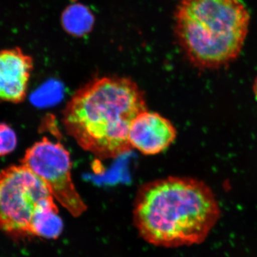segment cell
<instances>
[{"label": "cell", "instance_id": "1", "mask_svg": "<svg viewBox=\"0 0 257 257\" xmlns=\"http://www.w3.org/2000/svg\"><path fill=\"white\" fill-rule=\"evenodd\" d=\"M221 210L210 187L190 177H169L143 184L133 209L134 224L147 242L179 247L203 242Z\"/></svg>", "mask_w": 257, "mask_h": 257}, {"label": "cell", "instance_id": "2", "mask_svg": "<svg viewBox=\"0 0 257 257\" xmlns=\"http://www.w3.org/2000/svg\"><path fill=\"white\" fill-rule=\"evenodd\" d=\"M148 109L145 93L126 77H104L79 88L63 111L69 136L99 158L115 159L131 151L134 119Z\"/></svg>", "mask_w": 257, "mask_h": 257}, {"label": "cell", "instance_id": "3", "mask_svg": "<svg viewBox=\"0 0 257 257\" xmlns=\"http://www.w3.org/2000/svg\"><path fill=\"white\" fill-rule=\"evenodd\" d=\"M249 23V13L241 0H181L175 30L194 67L219 69L239 57Z\"/></svg>", "mask_w": 257, "mask_h": 257}, {"label": "cell", "instance_id": "4", "mask_svg": "<svg viewBox=\"0 0 257 257\" xmlns=\"http://www.w3.org/2000/svg\"><path fill=\"white\" fill-rule=\"evenodd\" d=\"M46 184L23 165L0 172V231L23 237L32 236L35 216L55 202Z\"/></svg>", "mask_w": 257, "mask_h": 257}, {"label": "cell", "instance_id": "5", "mask_svg": "<svg viewBox=\"0 0 257 257\" xmlns=\"http://www.w3.org/2000/svg\"><path fill=\"white\" fill-rule=\"evenodd\" d=\"M22 165L42 179L54 199L72 216L77 217L87 210L72 181L70 155L62 144L42 139L27 150Z\"/></svg>", "mask_w": 257, "mask_h": 257}, {"label": "cell", "instance_id": "6", "mask_svg": "<svg viewBox=\"0 0 257 257\" xmlns=\"http://www.w3.org/2000/svg\"><path fill=\"white\" fill-rule=\"evenodd\" d=\"M177 128L165 116L148 109L132 123L128 142L132 149L145 155H156L167 150L177 138Z\"/></svg>", "mask_w": 257, "mask_h": 257}, {"label": "cell", "instance_id": "7", "mask_svg": "<svg viewBox=\"0 0 257 257\" xmlns=\"http://www.w3.org/2000/svg\"><path fill=\"white\" fill-rule=\"evenodd\" d=\"M32 69L31 57L18 47L0 51V102L25 99Z\"/></svg>", "mask_w": 257, "mask_h": 257}, {"label": "cell", "instance_id": "8", "mask_svg": "<svg viewBox=\"0 0 257 257\" xmlns=\"http://www.w3.org/2000/svg\"><path fill=\"white\" fill-rule=\"evenodd\" d=\"M63 227L58 207L55 202H52L35 216L32 225V236L55 239L62 234Z\"/></svg>", "mask_w": 257, "mask_h": 257}, {"label": "cell", "instance_id": "9", "mask_svg": "<svg viewBox=\"0 0 257 257\" xmlns=\"http://www.w3.org/2000/svg\"><path fill=\"white\" fill-rule=\"evenodd\" d=\"M64 28L70 33L81 35L87 33L93 23L92 15L81 5H73L64 13Z\"/></svg>", "mask_w": 257, "mask_h": 257}, {"label": "cell", "instance_id": "10", "mask_svg": "<svg viewBox=\"0 0 257 257\" xmlns=\"http://www.w3.org/2000/svg\"><path fill=\"white\" fill-rule=\"evenodd\" d=\"M18 145V138L9 125L0 124V156H5L14 151Z\"/></svg>", "mask_w": 257, "mask_h": 257}, {"label": "cell", "instance_id": "11", "mask_svg": "<svg viewBox=\"0 0 257 257\" xmlns=\"http://www.w3.org/2000/svg\"><path fill=\"white\" fill-rule=\"evenodd\" d=\"M253 94H254L255 98H256L257 100V77H256V79H255L254 82H253Z\"/></svg>", "mask_w": 257, "mask_h": 257}]
</instances>
